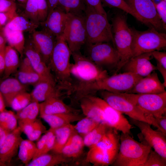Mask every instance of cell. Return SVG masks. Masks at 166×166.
<instances>
[{
	"instance_id": "91938a15",
	"label": "cell",
	"mask_w": 166,
	"mask_h": 166,
	"mask_svg": "<svg viewBox=\"0 0 166 166\" xmlns=\"http://www.w3.org/2000/svg\"><path fill=\"white\" fill-rule=\"evenodd\" d=\"M8 133L9 132L0 126V146Z\"/></svg>"
},
{
	"instance_id": "ab89813d",
	"label": "cell",
	"mask_w": 166,
	"mask_h": 166,
	"mask_svg": "<svg viewBox=\"0 0 166 166\" xmlns=\"http://www.w3.org/2000/svg\"><path fill=\"white\" fill-rule=\"evenodd\" d=\"M32 101L30 94L26 91L21 92L16 95L12 100L10 106L17 111L28 105Z\"/></svg>"
},
{
	"instance_id": "e575fe53",
	"label": "cell",
	"mask_w": 166,
	"mask_h": 166,
	"mask_svg": "<svg viewBox=\"0 0 166 166\" xmlns=\"http://www.w3.org/2000/svg\"><path fill=\"white\" fill-rule=\"evenodd\" d=\"M18 156L26 166L32 160L36 151V144L29 140H22L19 146Z\"/></svg>"
},
{
	"instance_id": "5bb4252c",
	"label": "cell",
	"mask_w": 166,
	"mask_h": 166,
	"mask_svg": "<svg viewBox=\"0 0 166 166\" xmlns=\"http://www.w3.org/2000/svg\"><path fill=\"white\" fill-rule=\"evenodd\" d=\"M102 110L107 125L123 133L131 134L132 125L122 113L112 107L102 98L90 95L87 96Z\"/></svg>"
},
{
	"instance_id": "4316f807",
	"label": "cell",
	"mask_w": 166,
	"mask_h": 166,
	"mask_svg": "<svg viewBox=\"0 0 166 166\" xmlns=\"http://www.w3.org/2000/svg\"><path fill=\"white\" fill-rule=\"evenodd\" d=\"M79 101L83 114L85 116L107 125L102 110L88 97H84Z\"/></svg>"
},
{
	"instance_id": "52a82bcc",
	"label": "cell",
	"mask_w": 166,
	"mask_h": 166,
	"mask_svg": "<svg viewBox=\"0 0 166 166\" xmlns=\"http://www.w3.org/2000/svg\"><path fill=\"white\" fill-rule=\"evenodd\" d=\"M111 24L114 41V46L120 57V61L115 73L121 69L125 64L132 57L131 45L132 34L131 29L127 24L125 16L117 14L112 19Z\"/></svg>"
},
{
	"instance_id": "f1b7e54d",
	"label": "cell",
	"mask_w": 166,
	"mask_h": 166,
	"mask_svg": "<svg viewBox=\"0 0 166 166\" xmlns=\"http://www.w3.org/2000/svg\"><path fill=\"white\" fill-rule=\"evenodd\" d=\"M18 53L10 45L6 46L4 51L5 68L3 73L4 79L8 77L17 71L20 63Z\"/></svg>"
},
{
	"instance_id": "7dc6e473",
	"label": "cell",
	"mask_w": 166,
	"mask_h": 166,
	"mask_svg": "<svg viewBox=\"0 0 166 166\" xmlns=\"http://www.w3.org/2000/svg\"><path fill=\"white\" fill-rule=\"evenodd\" d=\"M48 14V8L46 0H38V17L40 23L45 21Z\"/></svg>"
},
{
	"instance_id": "ffe728a7",
	"label": "cell",
	"mask_w": 166,
	"mask_h": 166,
	"mask_svg": "<svg viewBox=\"0 0 166 166\" xmlns=\"http://www.w3.org/2000/svg\"><path fill=\"white\" fill-rule=\"evenodd\" d=\"M32 40L43 61L48 65L54 46L56 38L42 30L32 33Z\"/></svg>"
},
{
	"instance_id": "6da1fadb",
	"label": "cell",
	"mask_w": 166,
	"mask_h": 166,
	"mask_svg": "<svg viewBox=\"0 0 166 166\" xmlns=\"http://www.w3.org/2000/svg\"><path fill=\"white\" fill-rule=\"evenodd\" d=\"M142 77L129 72L115 74L99 80L75 87L73 93L77 101L98 91L114 93H126L130 90Z\"/></svg>"
},
{
	"instance_id": "b9f144b4",
	"label": "cell",
	"mask_w": 166,
	"mask_h": 166,
	"mask_svg": "<svg viewBox=\"0 0 166 166\" xmlns=\"http://www.w3.org/2000/svg\"><path fill=\"white\" fill-rule=\"evenodd\" d=\"M38 0H27L24 10V16L39 25L38 17Z\"/></svg>"
},
{
	"instance_id": "f907efd6",
	"label": "cell",
	"mask_w": 166,
	"mask_h": 166,
	"mask_svg": "<svg viewBox=\"0 0 166 166\" xmlns=\"http://www.w3.org/2000/svg\"><path fill=\"white\" fill-rule=\"evenodd\" d=\"M16 6L13 0H0V12L16 13Z\"/></svg>"
},
{
	"instance_id": "d590c367",
	"label": "cell",
	"mask_w": 166,
	"mask_h": 166,
	"mask_svg": "<svg viewBox=\"0 0 166 166\" xmlns=\"http://www.w3.org/2000/svg\"><path fill=\"white\" fill-rule=\"evenodd\" d=\"M109 127L105 124L100 123L83 137L85 146L90 148L94 145L101 140Z\"/></svg>"
},
{
	"instance_id": "ac0fdd59",
	"label": "cell",
	"mask_w": 166,
	"mask_h": 166,
	"mask_svg": "<svg viewBox=\"0 0 166 166\" xmlns=\"http://www.w3.org/2000/svg\"><path fill=\"white\" fill-rule=\"evenodd\" d=\"M151 52L143 53L131 58L121 69L142 77H145L157 69L150 61Z\"/></svg>"
},
{
	"instance_id": "680465c9",
	"label": "cell",
	"mask_w": 166,
	"mask_h": 166,
	"mask_svg": "<svg viewBox=\"0 0 166 166\" xmlns=\"http://www.w3.org/2000/svg\"><path fill=\"white\" fill-rule=\"evenodd\" d=\"M6 42V38L2 31L0 32V53L5 50Z\"/></svg>"
},
{
	"instance_id": "c3c4849f",
	"label": "cell",
	"mask_w": 166,
	"mask_h": 166,
	"mask_svg": "<svg viewBox=\"0 0 166 166\" xmlns=\"http://www.w3.org/2000/svg\"><path fill=\"white\" fill-rule=\"evenodd\" d=\"M151 125L157 128L156 130L166 136V115L158 117H152Z\"/></svg>"
},
{
	"instance_id": "681fc988",
	"label": "cell",
	"mask_w": 166,
	"mask_h": 166,
	"mask_svg": "<svg viewBox=\"0 0 166 166\" xmlns=\"http://www.w3.org/2000/svg\"><path fill=\"white\" fill-rule=\"evenodd\" d=\"M154 3V2H153ZM156 11L161 20L165 30L166 29V1L163 0L154 3Z\"/></svg>"
},
{
	"instance_id": "94428289",
	"label": "cell",
	"mask_w": 166,
	"mask_h": 166,
	"mask_svg": "<svg viewBox=\"0 0 166 166\" xmlns=\"http://www.w3.org/2000/svg\"><path fill=\"white\" fill-rule=\"evenodd\" d=\"M5 102L3 96L0 91V113L6 110Z\"/></svg>"
},
{
	"instance_id": "7402d4cb",
	"label": "cell",
	"mask_w": 166,
	"mask_h": 166,
	"mask_svg": "<svg viewBox=\"0 0 166 166\" xmlns=\"http://www.w3.org/2000/svg\"><path fill=\"white\" fill-rule=\"evenodd\" d=\"M31 93L32 101L43 102L53 97H60L61 90L56 85V81H43L36 85Z\"/></svg>"
},
{
	"instance_id": "6125c7cd",
	"label": "cell",
	"mask_w": 166,
	"mask_h": 166,
	"mask_svg": "<svg viewBox=\"0 0 166 166\" xmlns=\"http://www.w3.org/2000/svg\"><path fill=\"white\" fill-rule=\"evenodd\" d=\"M154 3H157L162 0H152Z\"/></svg>"
},
{
	"instance_id": "be15d7a7",
	"label": "cell",
	"mask_w": 166,
	"mask_h": 166,
	"mask_svg": "<svg viewBox=\"0 0 166 166\" xmlns=\"http://www.w3.org/2000/svg\"><path fill=\"white\" fill-rule=\"evenodd\" d=\"M6 166V164L3 163L0 161V166Z\"/></svg>"
},
{
	"instance_id": "1f68e13d",
	"label": "cell",
	"mask_w": 166,
	"mask_h": 166,
	"mask_svg": "<svg viewBox=\"0 0 166 166\" xmlns=\"http://www.w3.org/2000/svg\"><path fill=\"white\" fill-rule=\"evenodd\" d=\"M39 26L25 16L17 14L5 26L12 30L32 33Z\"/></svg>"
},
{
	"instance_id": "9f6ffc18",
	"label": "cell",
	"mask_w": 166,
	"mask_h": 166,
	"mask_svg": "<svg viewBox=\"0 0 166 166\" xmlns=\"http://www.w3.org/2000/svg\"><path fill=\"white\" fill-rule=\"evenodd\" d=\"M4 51L0 53V76L3 74L5 70Z\"/></svg>"
},
{
	"instance_id": "816d5d0a",
	"label": "cell",
	"mask_w": 166,
	"mask_h": 166,
	"mask_svg": "<svg viewBox=\"0 0 166 166\" xmlns=\"http://www.w3.org/2000/svg\"><path fill=\"white\" fill-rule=\"evenodd\" d=\"M86 4L93 8L97 12L107 16L102 4L101 0H85Z\"/></svg>"
},
{
	"instance_id": "cb8c5ba5",
	"label": "cell",
	"mask_w": 166,
	"mask_h": 166,
	"mask_svg": "<svg viewBox=\"0 0 166 166\" xmlns=\"http://www.w3.org/2000/svg\"><path fill=\"white\" fill-rule=\"evenodd\" d=\"M26 85L22 84L16 78H9L0 82V91L6 105L10 106L14 98L19 93L26 91Z\"/></svg>"
},
{
	"instance_id": "e0dca14e",
	"label": "cell",
	"mask_w": 166,
	"mask_h": 166,
	"mask_svg": "<svg viewBox=\"0 0 166 166\" xmlns=\"http://www.w3.org/2000/svg\"><path fill=\"white\" fill-rule=\"evenodd\" d=\"M68 14L57 6L48 14L46 20L40 23L44 30L56 38L63 35Z\"/></svg>"
},
{
	"instance_id": "f6af8a7d",
	"label": "cell",
	"mask_w": 166,
	"mask_h": 166,
	"mask_svg": "<svg viewBox=\"0 0 166 166\" xmlns=\"http://www.w3.org/2000/svg\"><path fill=\"white\" fill-rule=\"evenodd\" d=\"M46 131V127L41 120L36 119L33 123L31 133L27 137L30 140H37L40 138L42 134Z\"/></svg>"
},
{
	"instance_id": "f5cc1de1",
	"label": "cell",
	"mask_w": 166,
	"mask_h": 166,
	"mask_svg": "<svg viewBox=\"0 0 166 166\" xmlns=\"http://www.w3.org/2000/svg\"><path fill=\"white\" fill-rule=\"evenodd\" d=\"M17 15L16 13L0 12V29Z\"/></svg>"
},
{
	"instance_id": "7bdbcfd3",
	"label": "cell",
	"mask_w": 166,
	"mask_h": 166,
	"mask_svg": "<svg viewBox=\"0 0 166 166\" xmlns=\"http://www.w3.org/2000/svg\"><path fill=\"white\" fill-rule=\"evenodd\" d=\"M166 159L152 149L148 153L143 166H166Z\"/></svg>"
},
{
	"instance_id": "836d02e7",
	"label": "cell",
	"mask_w": 166,
	"mask_h": 166,
	"mask_svg": "<svg viewBox=\"0 0 166 166\" xmlns=\"http://www.w3.org/2000/svg\"><path fill=\"white\" fill-rule=\"evenodd\" d=\"M57 6L67 13L84 15L86 3L85 0H58Z\"/></svg>"
},
{
	"instance_id": "74e56055",
	"label": "cell",
	"mask_w": 166,
	"mask_h": 166,
	"mask_svg": "<svg viewBox=\"0 0 166 166\" xmlns=\"http://www.w3.org/2000/svg\"><path fill=\"white\" fill-rule=\"evenodd\" d=\"M18 119L12 111L5 110L0 113V126L8 132H10L17 127Z\"/></svg>"
},
{
	"instance_id": "4fadbf2b",
	"label": "cell",
	"mask_w": 166,
	"mask_h": 166,
	"mask_svg": "<svg viewBox=\"0 0 166 166\" xmlns=\"http://www.w3.org/2000/svg\"><path fill=\"white\" fill-rule=\"evenodd\" d=\"M124 0L136 14L138 21L159 31L165 30L152 0Z\"/></svg>"
},
{
	"instance_id": "83f0119b",
	"label": "cell",
	"mask_w": 166,
	"mask_h": 166,
	"mask_svg": "<svg viewBox=\"0 0 166 166\" xmlns=\"http://www.w3.org/2000/svg\"><path fill=\"white\" fill-rule=\"evenodd\" d=\"M72 159L68 158L62 153L53 152L41 155L32 160L26 166H54L71 162Z\"/></svg>"
},
{
	"instance_id": "8992f818",
	"label": "cell",
	"mask_w": 166,
	"mask_h": 166,
	"mask_svg": "<svg viewBox=\"0 0 166 166\" xmlns=\"http://www.w3.org/2000/svg\"><path fill=\"white\" fill-rule=\"evenodd\" d=\"M74 61L71 63V75L77 83L73 89L78 86L91 83L105 78L109 75L108 71L96 65L80 51L71 53Z\"/></svg>"
},
{
	"instance_id": "9a60e30c",
	"label": "cell",
	"mask_w": 166,
	"mask_h": 166,
	"mask_svg": "<svg viewBox=\"0 0 166 166\" xmlns=\"http://www.w3.org/2000/svg\"><path fill=\"white\" fill-rule=\"evenodd\" d=\"M130 123L138 127L147 144L164 159H166V138L161 132L153 129L149 124L129 118Z\"/></svg>"
},
{
	"instance_id": "d4e9b609",
	"label": "cell",
	"mask_w": 166,
	"mask_h": 166,
	"mask_svg": "<svg viewBox=\"0 0 166 166\" xmlns=\"http://www.w3.org/2000/svg\"><path fill=\"white\" fill-rule=\"evenodd\" d=\"M85 117L83 114L69 113L43 115L40 117L49 124L50 128L55 129L78 121Z\"/></svg>"
},
{
	"instance_id": "5b68a950",
	"label": "cell",
	"mask_w": 166,
	"mask_h": 166,
	"mask_svg": "<svg viewBox=\"0 0 166 166\" xmlns=\"http://www.w3.org/2000/svg\"><path fill=\"white\" fill-rule=\"evenodd\" d=\"M84 17L87 35L85 45L112 42L114 46L111 25L107 16L98 13L86 4Z\"/></svg>"
},
{
	"instance_id": "ee69618b",
	"label": "cell",
	"mask_w": 166,
	"mask_h": 166,
	"mask_svg": "<svg viewBox=\"0 0 166 166\" xmlns=\"http://www.w3.org/2000/svg\"><path fill=\"white\" fill-rule=\"evenodd\" d=\"M105 4L111 7L119 8L135 17L138 20V18L124 0H101Z\"/></svg>"
},
{
	"instance_id": "f35d334b",
	"label": "cell",
	"mask_w": 166,
	"mask_h": 166,
	"mask_svg": "<svg viewBox=\"0 0 166 166\" xmlns=\"http://www.w3.org/2000/svg\"><path fill=\"white\" fill-rule=\"evenodd\" d=\"M100 123L85 116L73 125L75 130L83 138L95 128Z\"/></svg>"
},
{
	"instance_id": "2e32d148",
	"label": "cell",
	"mask_w": 166,
	"mask_h": 166,
	"mask_svg": "<svg viewBox=\"0 0 166 166\" xmlns=\"http://www.w3.org/2000/svg\"><path fill=\"white\" fill-rule=\"evenodd\" d=\"M34 71L47 81H56L48 65L43 61L31 39L25 43L23 51Z\"/></svg>"
},
{
	"instance_id": "8d00e7d4",
	"label": "cell",
	"mask_w": 166,
	"mask_h": 166,
	"mask_svg": "<svg viewBox=\"0 0 166 166\" xmlns=\"http://www.w3.org/2000/svg\"><path fill=\"white\" fill-rule=\"evenodd\" d=\"M15 73V78L22 84L26 85H30L35 86L41 82L47 81L35 71L18 70Z\"/></svg>"
},
{
	"instance_id": "3957f363",
	"label": "cell",
	"mask_w": 166,
	"mask_h": 166,
	"mask_svg": "<svg viewBox=\"0 0 166 166\" xmlns=\"http://www.w3.org/2000/svg\"><path fill=\"white\" fill-rule=\"evenodd\" d=\"M120 145L118 131L109 127L101 140L89 148L86 161L95 166L112 165L118 154Z\"/></svg>"
},
{
	"instance_id": "7c38bea8",
	"label": "cell",
	"mask_w": 166,
	"mask_h": 166,
	"mask_svg": "<svg viewBox=\"0 0 166 166\" xmlns=\"http://www.w3.org/2000/svg\"><path fill=\"white\" fill-rule=\"evenodd\" d=\"M101 98L122 114L129 118L147 122L151 125L150 116L138 107L132 103L118 93L102 90L99 91Z\"/></svg>"
},
{
	"instance_id": "d6a6232c",
	"label": "cell",
	"mask_w": 166,
	"mask_h": 166,
	"mask_svg": "<svg viewBox=\"0 0 166 166\" xmlns=\"http://www.w3.org/2000/svg\"><path fill=\"white\" fill-rule=\"evenodd\" d=\"M39 113V103L32 101L27 106L17 111L16 114L18 124L34 121Z\"/></svg>"
},
{
	"instance_id": "ba28073f",
	"label": "cell",
	"mask_w": 166,
	"mask_h": 166,
	"mask_svg": "<svg viewBox=\"0 0 166 166\" xmlns=\"http://www.w3.org/2000/svg\"><path fill=\"white\" fill-rule=\"evenodd\" d=\"M131 29L132 34V57L165 48V34L152 28H149L144 31Z\"/></svg>"
},
{
	"instance_id": "d6986e66",
	"label": "cell",
	"mask_w": 166,
	"mask_h": 166,
	"mask_svg": "<svg viewBox=\"0 0 166 166\" xmlns=\"http://www.w3.org/2000/svg\"><path fill=\"white\" fill-rule=\"evenodd\" d=\"M22 132L19 126L6 135L0 146V161L10 163L17 152L20 144L22 140Z\"/></svg>"
},
{
	"instance_id": "30bf717a",
	"label": "cell",
	"mask_w": 166,
	"mask_h": 166,
	"mask_svg": "<svg viewBox=\"0 0 166 166\" xmlns=\"http://www.w3.org/2000/svg\"><path fill=\"white\" fill-rule=\"evenodd\" d=\"M87 56L96 65L107 70H116L120 57L116 48L109 42H100L86 45Z\"/></svg>"
},
{
	"instance_id": "44dd1931",
	"label": "cell",
	"mask_w": 166,
	"mask_h": 166,
	"mask_svg": "<svg viewBox=\"0 0 166 166\" xmlns=\"http://www.w3.org/2000/svg\"><path fill=\"white\" fill-rule=\"evenodd\" d=\"M165 87L160 80L156 73L153 72L140 79L128 93L158 94L166 91Z\"/></svg>"
},
{
	"instance_id": "60d3db41",
	"label": "cell",
	"mask_w": 166,
	"mask_h": 166,
	"mask_svg": "<svg viewBox=\"0 0 166 166\" xmlns=\"http://www.w3.org/2000/svg\"><path fill=\"white\" fill-rule=\"evenodd\" d=\"M153 57L156 61V68L161 74L164 80L163 84L166 87V53L160 50L151 52Z\"/></svg>"
},
{
	"instance_id": "f546056e",
	"label": "cell",
	"mask_w": 166,
	"mask_h": 166,
	"mask_svg": "<svg viewBox=\"0 0 166 166\" xmlns=\"http://www.w3.org/2000/svg\"><path fill=\"white\" fill-rule=\"evenodd\" d=\"M3 33L9 45L14 49L22 57L25 44L23 32L11 30L5 26Z\"/></svg>"
},
{
	"instance_id": "484cf974",
	"label": "cell",
	"mask_w": 166,
	"mask_h": 166,
	"mask_svg": "<svg viewBox=\"0 0 166 166\" xmlns=\"http://www.w3.org/2000/svg\"><path fill=\"white\" fill-rule=\"evenodd\" d=\"M84 146L83 138L74 130L63 148L61 153L68 158L76 159L81 155Z\"/></svg>"
},
{
	"instance_id": "e7e4bbea",
	"label": "cell",
	"mask_w": 166,
	"mask_h": 166,
	"mask_svg": "<svg viewBox=\"0 0 166 166\" xmlns=\"http://www.w3.org/2000/svg\"><path fill=\"white\" fill-rule=\"evenodd\" d=\"M16 0L18 1H20L22 2H25V3H26V2L27 1V0Z\"/></svg>"
},
{
	"instance_id": "db71d44e",
	"label": "cell",
	"mask_w": 166,
	"mask_h": 166,
	"mask_svg": "<svg viewBox=\"0 0 166 166\" xmlns=\"http://www.w3.org/2000/svg\"><path fill=\"white\" fill-rule=\"evenodd\" d=\"M18 70L22 71H34L29 59L26 56L20 62Z\"/></svg>"
},
{
	"instance_id": "bcb514c9",
	"label": "cell",
	"mask_w": 166,
	"mask_h": 166,
	"mask_svg": "<svg viewBox=\"0 0 166 166\" xmlns=\"http://www.w3.org/2000/svg\"><path fill=\"white\" fill-rule=\"evenodd\" d=\"M54 135V129L50 128L48 130L45 132L44 134L40 138L36 144V152L32 160L40 156L46 143L48 140Z\"/></svg>"
},
{
	"instance_id": "9c48e42d",
	"label": "cell",
	"mask_w": 166,
	"mask_h": 166,
	"mask_svg": "<svg viewBox=\"0 0 166 166\" xmlns=\"http://www.w3.org/2000/svg\"><path fill=\"white\" fill-rule=\"evenodd\" d=\"M150 116L166 114V91L158 94L118 93Z\"/></svg>"
},
{
	"instance_id": "277c9868",
	"label": "cell",
	"mask_w": 166,
	"mask_h": 166,
	"mask_svg": "<svg viewBox=\"0 0 166 166\" xmlns=\"http://www.w3.org/2000/svg\"><path fill=\"white\" fill-rule=\"evenodd\" d=\"M152 148L134 140L130 134L122 132L117 156L112 164L115 166H143Z\"/></svg>"
},
{
	"instance_id": "11a10c76",
	"label": "cell",
	"mask_w": 166,
	"mask_h": 166,
	"mask_svg": "<svg viewBox=\"0 0 166 166\" xmlns=\"http://www.w3.org/2000/svg\"><path fill=\"white\" fill-rule=\"evenodd\" d=\"M55 140V136L54 135L47 141L41 153L40 156L47 154L50 151L52 150L54 145Z\"/></svg>"
},
{
	"instance_id": "03108f58",
	"label": "cell",
	"mask_w": 166,
	"mask_h": 166,
	"mask_svg": "<svg viewBox=\"0 0 166 166\" xmlns=\"http://www.w3.org/2000/svg\"><path fill=\"white\" fill-rule=\"evenodd\" d=\"M164 0V1H166V0Z\"/></svg>"
},
{
	"instance_id": "6f0895ef",
	"label": "cell",
	"mask_w": 166,
	"mask_h": 166,
	"mask_svg": "<svg viewBox=\"0 0 166 166\" xmlns=\"http://www.w3.org/2000/svg\"><path fill=\"white\" fill-rule=\"evenodd\" d=\"M46 1L48 6L49 14L57 6L58 0H46Z\"/></svg>"
},
{
	"instance_id": "7a4b0ae2",
	"label": "cell",
	"mask_w": 166,
	"mask_h": 166,
	"mask_svg": "<svg viewBox=\"0 0 166 166\" xmlns=\"http://www.w3.org/2000/svg\"><path fill=\"white\" fill-rule=\"evenodd\" d=\"M71 52L63 35L56 38V42L48 66L54 75L61 90L71 93L73 80L70 73V58Z\"/></svg>"
},
{
	"instance_id": "4dcf8cb0",
	"label": "cell",
	"mask_w": 166,
	"mask_h": 166,
	"mask_svg": "<svg viewBox=\"0 0 166 166\" xmlns=\"http://www.w3.org/2000/svg\"><path fill=\"white\" fill-rule=\"evenodd\" d=\"M54 129L55 140L52 150L53 152L61 153L65 145L75 130L71 124Z\"/></svg>"
},
{
	"instance_id": "603a6c76",
	"label": "cell",
	"mask_w": 166,
	"mask_h": 166,
	"mask_svg": "<svg viewBox=\"0 0 166 166\" xmlns=\"http://www.w3.org/2000/svg\"><path fill=\"white\" fill-rule=\"evenodd\" d=\"M79 112L65 104L59 97H52L39 103L40 117L61 113H79Z\"/></svg>"
},
{
	"instance_id": "8fae6325",
	"label": "cell",
	"mask_w": 166,
	"mask_h": 166,
	"mask_svg": "<svg viewBox=\"0 0 166 166\" xmlns=\"http://www.w3.org/2000/svg\"><path fill=\"white\" fill-rule=\"evenodd\" d=\"M67 14L65 27L62 35L71 53L80 51L87 41L84 15Z\"/></svg>"
}]
</instances>
